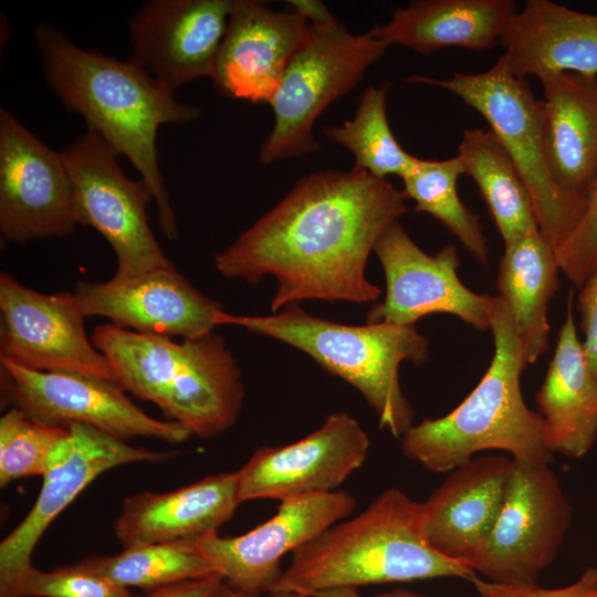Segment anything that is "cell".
Returning a JSON list of instances; mask_svg holds the SVG:
<instances>
[{
  "instance_id": "cell-7",
  "label": "cell",
  "mask_w": 597,
  "mask_h": 597,
  "mask_svg": "<svg viewBox=\"0 0 597 597\" xmlns=\"http://www.w3.org/2000/svg\"><path fill=\"white\" fill-rule=\"evenodd\" d=\"M411 84L443 88L478 112L489 124L522 176L532 197L538 228L555 251L578 224L587 198L561 188L546 154L545 105L525 78L510 69L505 54L486 71L449 78L411 74Z\"/></svg>"
},
{
  "instance_id": "cell-4",
  "label": "cell",
  "mask_w": 597,
  "mask_h": 597,
  "mask_svg": "<svg viewBox=\"0 0 597 597\" xmlns=\"http://www.w3.org/2000/svg\"><path fill=\"white\" fill-rule=\"evenodd\" d=\"M92 342L126 391L191 434L212 439L237 422L245 396L241 369L214 332L177 343L105 324L94 328Z\"/></svg>"
},
{
  "instance_id": "cell-12",
  "label": "cell",
  "mask_w": 597,
  "mask_h": 597,
  "mask_svg": "<svg viewBox=\"0 0 597 597\" xmlns=\"http://www.w3.org/2000/svg\"><path fill=\"white\" fill-rule=\"evenodd\" d=\"M374 253L384 270L386 292L368 310L367 324L415 326L427 315L446 313L480 332L490 331L495 296L474 293L461 282L453 244L428 254L396 220L381 233Z\"/></svg>"
},
{
  "instance_id": "cell-11",
  "label": "cell",
  "mask_w": 597,
  "mask_h": 597,
  "mask_svg": "<svg viewBox=\"0 0 597 597\" xmlns=\"http://www.w3.org/2000/svg\"><path fill=\"white\" fill-rule=\"evenodd\" d=\"M4 402L29 418L52 426L81 423L119 440L135 437L181 443L191 432L172 420L138 408L117 383L72 371H41L0 358Z\"/></svg>"
},
{
  "instance_id": "cell-36",
  "label": "cell",
  "mask_w": 597,
  "mask_h": 597,
  "mask_svg": "<svg viewBox=\"0 0 597 597\" xmlns=\"http://www.w3.org/2000/svg\"><path fill=\"white\" fill-rule=\"evenodd\" d=\"M577 306L584 334L583 349L588 368L597 379V271L580 287Z\"/></svg>"
},
{
  "instance_id": "cell-39",
  "label": "cell",
  "mask_w": 597,
  "mask_h": 597,
  "mask_svg": "<svg viewBox=\"0 0 597 597\" xmlns=\"http://www.w3.org/2000/svg\"><path fill=\"white\" fill-rule=\"evenodd\" d=\"M212 597H261V596H253V595L237 591L223 582ZM266 597H310V596H306L301 593H295V591H277V593H270V595Z\"/></svg>"
},
{
  "instance_id": "cell-20",
  "label": "cell",
  "mask_w": 597,
  "mask_h": 597,
  "mask_svg": "<svg viewBox=\"0 0 597 597\" xmlns=\"http://www.w3.org/2000/svg\"><path fill=\"white\" fill-rule=\"evenodd\" d=\"M308 30V20L292 4L275 11L259 1L232 0L210 77L216 91L229 98L269 103Z\"/></svg>"
},
{
  "instance_id": "cell-14",
  "label": "cell",
  "mask_w": 597,
  "mask_h": 597,
  "mask_svg": "<svg viewBox=\"0 0 597 597\" xmlns=\"http://www.w3.org/2000/svg\"><path fill=\"white\" fill-rule=\"evenodd\" d=\"M62 156L0 109V232L17 244L64 238L76 228Z\"/></svg>"
},
{
  "instance_id": "cell-28",
  "label": "cell",
  "mask_w": 597,
  "mask_h": 597,
  "mask_svg": "<svg viewBox=\"0 0 597 597\" xmlns=\"http://www.w3.org/2000/svg\"><path fill=\"white\" fill-rule=\"evenodd\" d=\"M457 157L476 184L504 244L540 230L528 189L490 129L465 128Z\"/></svg>"
},
{
  "instance_id": "cell-15",
  "label": "cell",
  "mask_w": 597,
  "mask_h": 597,
  "mask_svg": "<svg viewBox=\"0 0 597 597\" xmlns=\"http://www.w3.org/2000/svg\"><path fill=\"white\" fill-rule=\"evenodd\" d=\"M355 506V498L345 490L300 496L281 502L273 517L242 535L223 537L211 532L189 541L228 586L261 596L279 582L285 554L348 517Z\"/></svg>"
},
{
  "instance_id": "cell-35",
  "label": "cell",
  "mask_w": 597,
  "mask_h": 597,
  "mask_svg": "<svg viewBox=\"0 0 597 597\" xmlns=\"http://www.w3.org/2000/svg\"><path fill=\"white\" fill-rule=\"evenodd\" d=\"M471 583L478 597H597V566L587 567L575 583L554 589L537 584H498L483 580L476 575Z\"/></svg>"
},
{
  "instance_id": "cell-13",
  "label": "cell",
  "mask_w": 597,
  "mask_h": 597,
  "mask_svg": "<svg viewBox=\"0 0 597 597\" xmlns=\"http://www.w3.org/2000/svg\"><path fill=\"white\" fill-rule=\"evenodd\" d=\"M0 358L41 371H72L117 383L85 331L74 293L44 294L0 273ZM118 384V383H117Z\"/></svg>"
},
{
  "instance_id": "cell-30",
  "label": "cell",
  "mask_w": 597,
  "mask_h": 597,
  "mask_svg": "<svg viewBox=\"0 0 597 597\" xmlns=\"http://www.w3.org/2000/svg\"><path fill=\"white\" fill-rule=\"evenodd\" d=\"M464 168L455 156L444 160L418 159L415 168L401 178L405 199L415 201L417 212L431 214L451 232L468 253L489 265L490 248L480 217L460 199L457 184Z\"/></svg>"
},
{
  "instance_id": "cell-24",
  "label": "cell",
  "mask_w": 597,
  "mask_h": 597,
  "mask_svg": "<svg viewBox=\"0 0 597 597\" xmlns=\"http://www.w3.org/2000/svg\"><path fill=\"white\" fill-rule=\"evenodd\" d=\"M574 291L545 379L535 396L553 453L586 454L597 438V379L588 368L574 318Z\"/></svg>"
},
{
  "instance_id": "cell-5",
  "label": "cell",
  "mask_w": 597,
  "mask_h": 597,
  "mask_svg": "<svg viewBox=\"0 0 597 597\" xmlns=\"http://www.w3.org/2000/svg\"><path fill=\"white\" fill-rule=\"evenodd\" d=\"M494 352L479 384L452 411L413 423L400 438L402 454L432 472H448L484 450L549 463L542 416L521 390L526 365L507 308L499 296L491 313Z\"/></svg>"
},
{
  "instance_id": "cell-32",
  "label": "cell",
  "mask_w": 597,
  "mask_h": 597,
  "mask_svg": "<svg viewBox=\"0 0 597 597\" xmlns=\"http://www.w3.org/2000/svg\"><path fill=\"white\" fill-rule=\"evenodd\" d=\"M69 427L52 426L10 408L0 419V485L28 476H43Z\"/></svg>"
},
{
  "instance_id": "cell-38",
  "label": "cell",
  "mask_w": 597,
  "mask_h": 597,
  "mask_svg": "<svg viewBox=\"0 0 597 597\" xmlns=\"http://www.w3.org/2000/svg\"><path fill=\"white\" fill-rule=\"evenodd\" d=\"M311 597H366L358 593L356 588H338V589H329V590H323L313 594ZM373 597H428L423 595H419L417 593L410 591L405 588H396L391 591L375 595Z\"/></svg>"
},
{
  "instance_id": "cell-8",
  "label": "cell",
  "mask_w": 597,
  "mask_h": 597,
  "mask_svg": "<svg viewBox=\"0 0 597 597\" xmlns=\"http://www.w3.org/2000/svg\"><path fill=\"white\" fill-rule=\"evenodd\" d=\"M390 46L369 31L350 33L327 8L317 12L269 102L274 124L260 147V161L268 165L315 153L317 118L352 91Z\"/></svg>"
},
{
  "instance_id": "cell-2",
  "label": "cell",
  "mask_w": 597,
  "mask_h": 597,
  "mask_svg": "<svg viewBox=\"0 0 597 597\" xmlns=\"http://www.w3.org/2000/svg\"><path fill=\"white\" fill-rule=\"evenodd\" d=\"M34 36L51 91L85 119L87 129L130 161L153 193L161 232L176 240L177 220L159 168L157 135L163 125L197 119L200 109L178 101L132 59L83 49L49 22L39 23Z\"/></svg>"
},
{
  "instance_id": "cell-3",
  "label": "cell",
  "mask_w": 597,
  "mask_h": 597,
  "mask_svg": "<svg viewBox=\"0 0 597 597\" xmlns=\"http://www.w3.org/2000/svg\"><path fill=\"white\" fill-rule=\"evenodd\" d=\"M271 593H315L475 573L432 549L421 528V503L391 486L357 516L334 524L294 551Z\"/></svg>"
},
{
  "instance_id": "cell-33",
  "label": "cell",
  "mask_w": 597,
  "mask_h": 597,
  "mask_svg": "<svg viewBox=\"0 0 597 597\" xmlns=\"http://www.w3.org/2000/svg\"><path fill=\"white\" fill-rule=\"evenodd\" d=\"M0 597H137L78 563L44 572L30 566Z\"/></svg>"
},
{
  "instance_id": "cell-1",
  "label": "cell",
  "mask_w": 597,
  "mask_h": 597,
  "mask_svg": "<svg viewBox=\"0 0 597 597\" xmlns=\"http://www.w3.org/2000/svg\"><path fill=\"white\" fill-rule=\"evenodd\" d=\"M405 200L387 179L363 170L311 172L216 254V269L251 284L273 276L272 314L308 300L376 302L383 292L366 264L385 229L407 211Z\"/></svg>"
},
{
  "instance_id": "cell-34",
  "label": "cell",
  "mask_w": 597,
  "mask_h": 597,
  "mask_svg": "<svg viewBox=\"0 0 597 597\" xmlns=\"http://www.w3.org/2000/svg\"><path fill=\"white\" fill-rule=\"evenodd\" d=\"M586 197L583 217L555 251L561 271L579 289L597 271V178Z\"/></svg>"
},
{
  "instance_id": "cell-25",
  "label": "cell",
  "mask_w": 597,
  "mask_h": 597,
  "mask_svg": "<svg viewBox=\"0 0 597 597\" xmlns=\"http://www.w3.org/2000/svg\"><path fill=\"white\" fill-rule=\"evenodd\" d=\"M516 11L513 0H416L369 33L423 55L449 46L485 51L499 44Z\"/></svg>"
},
{
  "instance_id": "cell-23",
  "label": "cell",
  "mask_w": 597,
  "mask_h": 597,
  "mask_svg": "<svg viewBox=\"0 0 597 597\" xmlns=\"http://www.w3.org/2000/svg\"><path fill=\"white\" fill-rule=\"evenodd\" d=\"M499 44L511 71L538 80L558 73L597 75V14L551 0H527L507 22Z\"/></svg>"
},
{
  "instance_id": "cell-9",
  "label": "cell",
  "mask_w": 597,
  "mask_h": 597,
  "mask_svg": "<svg viewBox=\"0 0 597 597\" xmlns=\"http://www.w3.org/2000/svg\"><path fill=\"white\" fill-rule=\"evenodd\" d=\"M62 156L72 184L76 224L94 228L113 248L117 261L113 279L127 281L174 265L148 221L147 206L154 200L149 187L142 178L126 176L113 147L86 129Z\"/></svg>"
},
{
  "instance_id": "cell-18",
  "label": "cell",
  "mask_w": 597,
  "mask_h": 597,
  "mask_svg": "<svg viewBox=\"0 0 597 597\" xmlns=\"http://www.w3.org/2000/svg\"><path fill=\"white\" fill-rule=\"evenodd\" d=\"M232 0H148L128 22L132 59L168 90L211 77Z\"/></svg>"
},
{
  "instance_id": "cell-29",
  "label": "cell",
  "mask_w": 597,
  "mask_h": 597,
  "mask_svg": "<svg viewBox=\"0 0 597 597\" xmlns=\"http://www.w3.org/2000/svg\"><path fill=\"white\" fill-rule=\"evenodd\" d=\"M83 568L125 587L147 593L218 574L189 540L125 546L115 555L90 556Z\"/></svg>"
},
{
  "instance_id": "cell-27",
  "label": "cell",
  "mask_w": 597,
  "mask_h": 597,
  "mask_svg": "<svg viewBox=\"0 0 597 597\" xmlns=\"http://www.w3.org/2000/svg\"><path fill=\"white\" fill-rule=\"evenodd\" d=\"M559 271L555 249L540 230L504 244L496 285L525 365L548 349V306L558 289Z\"/></svg>"
},
{
  "instance_id": "cell-10",
  "label": "cell",
  "mask_w": 597,
  "mask_h": 597,
  "mask_svg": "<svg viewBox=\"0 0 597 597\" xmlns=\"http://www.w3.org/2000/svg\"><path fill=\"white\" fill-rule=\"evenodd\" d=\"M572 515V505L548 463L512 458L499 517L472 570L492 583L536 584L557 557Z\"/></svg>"
},
{
  "instance_id": "cell-37",
  "label": "cell",
  "mask_w": 597,
  "mask_h": 597,
  "mask_svg": "<svg viewBox=\"0 0 597 597\" xmlns=\"http://www.w3.org/2000/svg\"><path fill=\"white\" fill-rule=\"evenodd\" d=\"M222 583L221 575L212 574L147 593L144 597H212Z\"/></svg>"
},
{
  "instance_id": "cell-22",
  "label": "cell",
  "mask_w": 597,
  "mask_h": 597,
  "mask_svg": "<svg viewBox=\"0 0 597 597\" xmlns=\"http://www.w3.org/2000/svg\"><path fill=\"white\" fill-rule=\"evenodd\" d=\"M239 504L237 471L217 473L170 492L127 496L114 530L124 547L195 538L217 532Z\"/></svg>"
},
{
  "instance_id": "cell-16",
  "label": "cell",
  "mask_w": 597,
  "mask_h": 597,
  "mask_svg": "<svg viewBox=\"0 0 597 597\" xmlns=\"http://www.w3.org/2000/svg\"><path fill=\"white\" fill-rule=\"evenodd\" d=\"M67 427L70 434L42 476L33 506L0 543V593L32 566L33 551L46 528L97 476L124 464L159 463L175 455L132 446L86 425Z\"/></svg>"
},
{
  "instance_id": "cell-19",
  "label": "cell",
  "mask_w": 597,
  "mask_h": 597,
  "mask_svg": "<svg viewBox=\"0 0 597 597\" xmlns=\"http://www.w3.org/2000/svg\"><path fill=\"white\" fill-rule=\"evenodd\" d=\"M74 294L85 316L105 317L122 328L169 338L212 333L224 311L174 265L127 281L80 282Z\"/></svg>"
},
{
  "instance_id": "cell-6",
  "label": "cell",
  "mask_w": 597,
  "mask_h": 597,
  "mask_svg": "<svg viewBox=\"0 0 597 597\" xmlns=\"http://www.w3.org/2000/svg\"><path fill=\"white\" fill-rule=\"evenodd\" d=\"M232 325L284 343L310 356L365 398L379 427L395 438L413 425L415 409L402 392L399 366L422 365L429 357L428 338L415 326L345 325L315 316L300 304L270 315L221 312L218 326Z\"/></svg>"
},
{
  "instance_id": "cell-21",
  "label": "cell",
  "mask_w": 597,
  "mask_h": 597,
  "mask_svg": "<svg viewBox=\"0 0 597 597\" xmlns=\"http://www.w3.org/2000/svg\"><path fill=\"white\" fill-rule=\"evenodd\" d=\"M512 458L481 455L457 467L421 503V528L429 546L470 569L502 507Z\"/></svg>"
},
{
  "instance_id": "cell-26",
  "label": "cell",
  "mask_w": 597,
  "mask_h": 597,
  "mask_svg": "<svg viewBox=\"0 0 597 597\" xmlns=\"http://www.w3.org/2000/svg\"><path fill=\"white\" fill-rule=\"evenodd\" d=\"M540 81L551 174L564 190L586 197L597 178V75L565 72Z\"/></svg>"
},
{
  "instance_id": "cell-31",
  "label": "cell",
  "mask_w": 597,
  "mask_h": 597,
  "mask_svg": "<svg viewBox=\"0 0 597 597\" xmlns=\"http://www.w3.org/2000/svg\"><path fill=\"white\" fill-rule=\"evenodd\" d=\"M389 88V83L366 87L353 119L322 130L327 139L354 155L353 168L383 179L389 175L405 177L419 159L400 146L390 129L386 111Z\"/></svg>"
},
{
  "instance_id": "cell-17",
  "label": "cell",
  "mask_w": 597,
  "mask_h": 597,
  "mask_svg": "<svg viewBox=\"0 0 597 597\" xmlns=\"http://www.w3.org/2000/svg\"><path fill=\"white\" fill-rule=\"evenodd\" d=\"M369 447L367 432L353 416L333 412L295 442L254 451L237 471L240 502H283L335 491L364 464Z\"/></svg>"
}]
</instances>
